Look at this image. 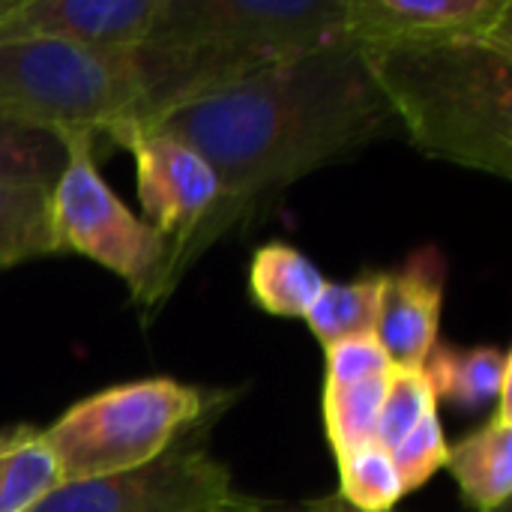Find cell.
Here are the masks:
<instances>
[{
    "label": "cell",
    "mask_w": 512,
    "mask_h": 512,
    "mask_svg": "<svg viewBox=\"0 0 512 512\" xmlns=\"http://www.w3.org/2000/svg\"><path fill=\"white\" fill-rule=\"evenodd\" d=\"M390 126L393 114L363 51L345 36L147 123L192 147L219 183V198L183 249L177 276L291 183L372 144Z\"/></svg>",
    "instance_id": "obj_1"
},
{
    "label": "cell",
    "mask_w": 512,
    "mask_h": 512,
    "mask_svg": "<svg viewBox=\"0 0 512 512\" xmlns=\"http://www.w3.org/2000/svg\"><path fill=\"white\" fill-rule=\"evenodd\" d=\"M357 48L420 153L510 180L512 27Z\"/></svg>",
    "instance_id": "obj_2"
},
{
    "label": "cell",
    "mask_w": 512,
    "mask_h": 512,
    "mask_svg": "<svg viewBox=\"0 0 512 512\" xmlns=\"http://www.w3.org/2000/svg\"><path fill=\"white\" fill-rule=\"evenodd\" d=\"M144 96V63L135 51H102L63 42L0 45V120L63 138L108 135Z\"/></svg>",
    "instance_id": "obj_3"
},
{
    "label": "cell",
    "mask_w": 512,
    "mask_h": 512,
    "mask_svg": "<svg viewBox=\"0 0 512 512\" xmlns=\"http://www.w3.org/2000/svg\"><path fill=\"white\" fill-rule=\"evenodd\" d=\"M228 396L171 378H144L93 393L42 429L63 483L105 480L156 462L183 432L219 417Z\"/></svg>",
    "instance_id": "obj_4"
},
{
    "label": "cell",
    "mask_w": 512,
    "mask_h": 512,
    "mask_svg": "<svg viewBox=\"0 0 512 512\" xmlns=\"http://www.w3.org/2000/svg\"><path fill=\"white\" fill-rule=\"evenodd\" d=\"M90 135L63 138L66 165L51 186V222L60 252H78L117 273L132 300L156 312L171 294V243L135 216L102 180Z\"/></svg>",
    "instance_id": "obj_5"
},
{
    "label": "cell",
    "mask_w": 512,
    "mask_h": 512,
    "mask_svg": "<svg viewBox=\"0 0 512 512\" xmlns=\"http://www.w3.org/2000/svg\"><path fill=\"white\" fill-rule=\"evenodd\" d=\"M348 0H165L141 48H213L261 69L345 36Z\"/></svg>",
    "instance_id": "obj_6"
},
{
    "label": "cell",
    "mask_w": 512,
    "mask_h": 512,
    "mask_svg": "<svg viewBox=\"0 0 512 512\" xmlns=\"http://www.w3.org/2000/svg\"><path fill=\"white\" fill-rule=\"evenodd\" d=\"M216 417L183 432L156 462L105 480L63 483L30 512H225L237 489L207 447Z\"/></svg>",
    "instance_id": "obj_7"
},
{
    "label": "cell",
    "mask_w": 512,
    "mask_h": 512,
    "mask_svg": "<svg viewBox=\"0 0 512 512\" xmlns=\"http://www.w3.org/2000/svg\"><path fill=\"white\" fill-rule=\"evenodd\" d=\"M108 138L135 159L138 198L147 216L144 222L171 243V285L177 291L180 255L219 198L216 174L192 147L165 132L123 123L114 126Z\"/></svg>",
    "instance_id": "obj_8"
},
{
    "label": "cell",
    "mask_w": 512,
    "mask_h": 512,
    "mask_svg": "<svg viewBox=\"0 0 512 512\" xmlns=\"http://www.w3.org/2000/svg\"><path fill=\"white\" fill-rule=\"evenodd\" d=\"M165 0H0V45L63 42L135 51L153 33Z\"/></svg>",
    "instance_id": "obj_9"
},
{
    "label": "cell",
    "mask_w": 512,
    "mask_h": 512,
    "mask_svg": "<svg viewBox=\"0 0 512 512\" xmlns=\"http://www.w3.org/2000/svg\"><path fill=\"white\" fill-rule=\"evenodd\" d=\"M512 27L510 0H348L345 39L357 45L426 42Z\"/></svg>",
    "instance_id": "obj_10"
},
{
    "label": "cell",
    "mask_w": 512,
    "mask_h": 512,
    "mask_svg": "<svg viewBox=\"0 0 512 512\" xmlns=\"http://www.w3.org/2000/svg\"><path fill=\"white\" fill-rule=\"evenodd\" d=\"M444 303V258L423 249L402 270L384 273L375 339L393 369H423L438 345Z\"/></svg>",
    "instance_id": "obj_11"
},
{
    "label": "cell",
    "mask_w": 512,
    "mask_h": 512,
    "mask_svg": "<svg viewBox=\"0 0 512 512\" xmlns=\"http://www.w3.org/2000/svg\"><path fill=\"white\" fill-rule=\"evenodd\" d=\"M447 468L477 512H498L512 495V405L510 387L501 393L495 414L474 435L450 447Z\"/></svg>",
    "instance_id": "obj_12"
},
{
    "label": "cell",
    "mask_w": 512,
    "mask_h": 512,
    "mask_svg": "<svg viewBox=\"0 0 512 512\" xmlns=\"http://www.w3.org/2000/svg\"><path fill=\"white\" fill-rule=\"evenodd\" d=\"M423 372L435 390V399L477 411L498 405L501 393L510 387L512 357L498 348H450L435 345Z\"/></svg>",
    "instance_id": "obj_13"
},
{
    "label": "cell",
    "mask_w": 512,
    "mask_h": 512,
    "mask_svg": "<svg viewBox=\"0 0 512 512\" xmlns=\"http://www.w3.org/2000/svg\"><path fill=\"white\" fill-rule=\"evenodd\" d=\"M324 288L327 279L312 258L285 243L261 246L249 264V294L276 318H306Z\"/></svg>",
    "instance_id": "obj_14"
},
{
    "label": "cell",
    "mask_w": 512,
    "mask_h": 512,
    "mask_svg": "<svg viewBox=\"0 0 512 512\" xmlns=\"http://www.w3.org/2000/svg\"><path fill=\"white\" fill-rule=\"evenodd\" d=\"M60 480V465L36 426L0 429V512H30Z\"/></svg>",
    "instance_id": "obj_15"
},
{
    "label": "cell",
    "mask_w": 512,
    "mask_h": 512,
    "mask_svg": "<svg viewBox=\"0 0 512 512\" xmlns=\"http://www.w3.org/2000/svg\"><path fill=\"white\" fill-rule=\"evenodd\" d=\"M57 252L51 189L0 183V270Z\"/></svg>",
    "instance_id": "obj_16"
},
{
    "label": "cell",
    "mask_w": 512,
    "mask_h": 512,
    "mask_svg": "<svg viewBox=\"0 0 512 512\" xmlns=\"http://www.w3.org/2000/svg\"><path fill=\"white\" fill-rule=\"evenodd\" d=\"M381 282L384 273H363L351 282H327V288L303 318L321 348L345 339L375 336Z\"/></svg>",
    "instance_id": "obj_17"
},
{
    "label": "cell",
    "mask_w": 512,
    "mask_h": 512,
    "mask_svg": "<svg viewBox=\"0 0 512 512\" xmlns=\"http://www.w3.org/2000/svg\"><path fill=\"white\" fill-rule=\"evenodd\" d=\"M339 462V498L357 512H393L408 495L390 450L381 444H363L336 456Z\"/></svg>",
    "instance_id": "obj_18"
},
{
    "label": "cell",
    "mask_w": 512,
    "mask_h": 512,
    "mask_svg": "<svg viewBox=\"0 0 512 512\" xmlns=\"http://www.w3.org/2000/svg\"><path fill=\"white\" fill-rule=\"evenodd\" d=\"M384 390L387 378H369L360 384H324V426L336 456L375 441Z\"/></svg>",
    "instance_id": "obj_19"
},
{
    "label": "cell",
    "mask_w": 512,
    "mask_h": 512,
    "mask_svg": "<svg viewBox=\"0 0 512 512\" xmlns=\"http://www.w3.org/2000/svg\"><path fill=\"white\" fill-rule=\"evenodd\" d=\"M66 165V144L57 135L0 120V183L51 189Z\"/></svg>",
    "instance_id": "obj_20"
},
{
    "label": "cell",
    "mask_w": 512,
    "mask_h": 512,
    "mask_svg": "<svg viewBox=\"0 0 512 512\" xmlns=\"http://www.w3.org/2000/svg\"><path fill=\"white\" fill-rule=\"evenodd\" d=\"M432 414H438V399H435V390H432L426 372L423 369H393L387 375L375 444H381L384 450H396Z\"/></svg>",
    "instance_id": "obj_21"
},
{
    "label": "cell",
    "mask_w": 512,
    "mask_h": 512,
    "mask_svg": "<svg viewBox=\"0 0 512 512\" xmlns=\"http://www.w3.org/2000/svg\"><path fill=\"white\" fill-rule=\"evenodd\" d=\"M447 453H450V444H447L441 417L432 414L396 450H390L405 492H414V489L426 486L447 465Z\"/></svg>",
    "instance_id": "obj_22"
},
{
    "label": "cell",
    "mask_w": 512,
    "mask_h": 512,
    "mask_svg": "<svg viewBox=\"0 0 512 512\" xmlns=\"http://www.w3.org/2000/svg\"><path fill=\"white\" fill-rule=\"evenodd\" d=\"M324 354H327V381L324 384H360L369 378H387L393 372V363L375 336L336 342V345L324 348Z\"/></svg>",
    "instance_id": "obj_23"
},
{
    "label": "cell",
    "mask_w": 512,
    "mask_h": 512,
    "mask_svg": "<svg viewBox=\"0 0 512 512\" xmlns=\"http://www.w3.org/2000/svg\"><path fill=\"white\" fill-rule=\"evenodd\" d=\"M225 512H357L351 504H345L339 495H327L321 501H309L303 507H273V504H264V501H255V498H246V495H234V501L228 504ZM396 512V510H393ZM498 512H510V504L504 510Z\"/></svg>",
    "instance_id": "obj_24"
}]
</instances>
